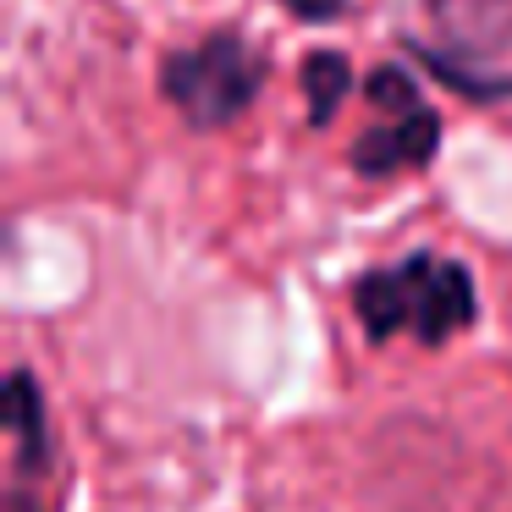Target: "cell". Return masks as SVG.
I'll list each match as a JSON object with an SVG mask.
<instances>
[{"mask_svg":"<svg viewBox=\"0 0 512 512\" xmlns=\"http://www.w3.org/2000/svg\"><path fill=\"white\" fill-rule=\"evenodd\" d=\"M441 149V116L430 105H408V111H380V122L369 133L353 138L347 160H353L358 177H402V171H419L435 160Z\"/></svg>","mask_w":512,"mask_h":512,"instance_id":"5","label":"cell"},{"mask_svg":"<svg viewBox=\"0 0 512 512\" xmlns=\"http://www.w3.org/2000/svg\"><path fill=\"white\" fill-rule=\"evenodd\" d=\"M292 12V23H309V28H325V23H342L347 0H281Z\"/></svg>","mask_w":512,"mask_h":512,"instance_id":"7","label":"cell"},{"mask_svg":"<svg viewBox=\"0 0 512 512\" xmlns=\"http://www.w3.org/2000/svg\"><path fill=\"white\" fill-rule=\"evenodd\" d=\"M6 435H12V474H6V512H56L45 490H61V446L50 419L45 386L28 364L6 375Z\"/></svg>","mask_w":512,"mask_h":512,"instance_id":"4","label":"cell"},{"mask_svg":"<svg viewBox=\"0 0 512 512\" xmlns=\"http://www.w3.org/2000/svg\"><path fill=\"white\" fill-rule=\"evenodd\" d=\"M270 83V56L248 45L237 28H215L199 45H182L160 61V100L193 127V133H221L243 122Z\"/></svg>","mask_w":512,"mask_h":512,"instance_id":"3","label":"cell"},{"mask_svg":"<svg viewBox=\"0 0 512 512\" xmlns=\"http://www.w3.org/2000/svg\"><path fill=\"white\" fill-rule=\"evenodd\" d=\"M347 94H353V61H347L342 50H309V56H303V100H309V127H331Z\"/></svg>","mask_w":512,"mask_h":512,"instance_id":"6","label":"cell"},{"mask_svg":"<svg viewBox=\"0 0 512 512\" xmlns=\"http://www.w3.org/2000/svg\"><path fill=\"white\" fill-rule=\"evenodd\" d=\"M347 298H353V314L369 342L408 336L419 347H446L452 336L474 331L479 320L474 270L435 248H413L391 265L358 270Z\"/></svg>","mask_w":512,"mask_h":512,"instance_id":"1","label":"cell"},{"mask_svg":"<svg viewBox=\"0 0 512 512\" xmlns=\"http://www.w3.org/2000/svg\"><path fill=\"white\" fill-rule=\"evenodd\" d=\"M402 45L463 100H512V0H419V23L402 28Z\"/></svg>","mask_w":512,"mask_h":512,"instance_id":"2","label":"cell"}]
</instances>
